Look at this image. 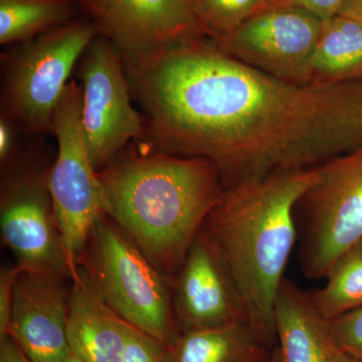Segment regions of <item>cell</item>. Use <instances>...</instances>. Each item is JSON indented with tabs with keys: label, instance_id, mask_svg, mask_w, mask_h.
<instances>
[{
	"label": "cell",
	"instance_id": "22",
	"mask_svg": "<svg viewBox=\"0 0 362 362\" xmlns=\"http://www.w3.org/2000/svg\"><path fill=\"white\" fill-rule=\"evenodd\" d=\"M122 362H173L169 345L129 326Z\"/></svg>",
	"mask_w": 362,
	"mask_h": 362
},
{
	"label": "cell",
	"instance_id": "11",
	"mask_svg": "<svg viewBox=\"0 0 362 362\" xmlns=\"http://www.w3.org/2000/svg\"><path fill=\"white\" fill-rule=\"evenodd\" d=\"M321 28L322 21L307 9L276 6L266 7L230 35L211 40L226 54L252 68L303 85Z\"/></svg>",
	"mask_w": 362,
	"mask_h": 362
},
{
	"label": "cell",
	"instance_id": "21",
	"mask_svg": "<svg viewBox=\"0 0 362 362\" xmlns=\"http://www.w3.org/2000/svg\"><path fill=\"white\" fill-rule=\"evenodd\" d=\"M338 349L362 362V306L326 321Z\"/></svg>",
	"mask_w": 362,
	"mask_h": 362
},
{
	"label": "cell",
	"instance_id": "26",
	"mask_svg": "<svg viewBox=\"0 0 362 362\" xmlns=\"http://www.w3.org/2000/svg\"><path fill=\"white\" fill-rule=\"evenodd\" d=\"M0 362H33L25 352L14 341L13 338L6 335L0 339Z\"/></svg>",
	"mask_w": 362,
	"mask_h": 362
},
{
	"label": "cell",
	"instance_id": "24",
	"mask_svg": "<svg viewBox=\"0 0 362 362\" xmlns=\"http://www.w3.org/2000/svg\"><path fill=\"white\" fill-rule=\"evenodd\" d=\"M23 131L9 117L0 113V165L11 164L23 150L21 149V134Z\"/></svg>",
	"mask_w": 362,
	"mask_h": 362
},
{
	"label": "cell",
	"instance_id": "9",
	"mask_svg": "<svg viewBox=\"0 0 362 362\" xmlns=\"http://www.w3.org/2000/svg\"><path fill=\"white\" fill-rule=\"evenodd\" d=\"M82 87V124L93 166L107 168L128 145L146 133L120 52L104 35L93 39L76 68Z\"/></svg>",
	"mask_w": 362,
	"mask_h": 362
},
{
	"label": "cell",
	"instance_id": "15",
	"mask_svg": "<svg viewBox=\"0 0 362 362\" xmlns=\"http://www.w3.org/2000/svg\"><path fill=\"white\" fill-rule=\"evenodd\" d=\"M275 327L282 362H332L338 347L308 291L283 279L275 303Z\"/></svg>",
	"mask_w": 362,
	"mask_h": 362
},
{
	"label": "cell",
	"instance_id": "17",
	"mask_svg": "<svg viewBox=\"0 0 362 362\" xmlns=\"http://www.w3.org/2000/svg\"><path fill=\"white\" fill-rule=\"evenodd\" d=\"M169 349L173 362H264L273 350L247 322L181 332Z\"/></svg>",
	"mask_w": 362,
	"mask_h": 362
},
{
	"label": "cell",
	"instance_id": "18",
	"mask_svg": "<svg viewBox=\"0 0 362 362\" xmlns=\"http://www.w3.org/2000/svg\"><path fill=\"white\" fill-rule=\"evenodd\" d=\"M80 16L76 0H0V45L23 44Z\"/></svg>",
	"mask_w": 362,
	"mask_h": 362
},
{
	"label": "cell",
	"instance_id": "29",
	"mask_svg": "<svg viewBox=\"0 0 362 362\" xmlns=\"http://www.w3.org/2000/svg\"><path fill=\"white\" fill-rule=\"evenodd\" d=\"M264 362H282L281 359L280 352H279L278 347L272 350L270 356Z\"/></svg>",
	"mask_w": 362,
	"mask_h": 362
},
{
	"label": "cell",
	"instance_id": "3",
	"mask_svg": "<svg viewBox=\"0 0 362 362\" xmlns=\"http://www.w3.org/2000/svg\"><path fill=\"white\" fill-rule=\"evenodd\" d=\"M319 169L282 171L225 188L202 230L225 265L247 322L268 346L277 341L275 303L298 237L296 206Z\"/></svg>",
	"mask_w": 362,
	"mask_h": 362
},
{
	"label": "cell",
	"instance_id": "20",
	"mask_svg": "<svg viewBox=\"0 0 362 362\" xmlns=\"http://www.w3.org/2000/svg\"><path fill=\"white\" fill-rule=\"evenodd\" d=\"M264 8V0H194L197 20L209 39L230 35Z\"/></svg>",
	"mask_w": 362,
	"mask_h": 362
},
{
	"label": "cell",
	"instance_id": "27",
	"mask_svg": "<svg viewBox=\"0 0 362 362\" xmlns=\"http://www.w3.org/2000/svg\"><path fill=\"white\" fill-rule=\"evenodd\" d=\"M337 14L362 25V0H344Z\"/></svg>",
	"mask_w": 362,
	"mask_h": 362
},
{
	"label": "cell",
	"instance_id": "8",
	"mask_svg": "<svg viewBox=\"0 0 362 362\" xmlns=\"http://www.w3.org/2000/svg\"><path fill=\"white\" fill-rule=\"evenodd\" d=\"M318 180L298 202L300 263L308 279H325L362 240V147L318 165Z\"/></svg>",
	"mask_w": 362,
	"mask_h": 362
},
{
	"label": "cell",
	"instance_id": "2",
	"mask_svg": "<svg viewBox=\"0 0 362 362\" xmlns=\"http://www.w3.org/2000/svg\"><path fill=\"white\" fill-rule=\"evenodd\" d=\"M131 144L98 171L105 214L173 281L223 197V180L209 159Z\"/></svg>",
	"mask_w": 362,
	"mask_h": 362
},
{
	"label": "cell",
	"instance_id": "7",
	"mask_svg": "<svg viewBox=\"0 0 362 362\" xmlns=\"http://www.w3.org/2000/svg\"><path fill=\"white\" fill-rule=\"evenodd\" d=\"M81 112L82 87L71 80L52 115V134L58 151L49 180L71 277L80 266L95 223L106 216L103 189L90 161Z\"/></svg>",
	"mask_w": 362,
	"mask_h": 362
},
{
	"label": "cell",
	"instance_id": "13",
	"mask_svg": "<svg viewBox=\"0 0 362 362\" xmlns=\"http://www.w3.org/2000/svg\"><path fill=\"white\" fill-rule=\"evenodd\" d=\"M66 279L21 271L7 335L33 362H63L71 352L66 337L70 289Z\"/></svg>",
	"mask_w": 362,
	"mask_h": 362
},
{
	"label": "cell",
	"instance_id": "6",
	"mask_svg": "<svg viewBox=\"0 0 362 362\" xmlns=\"http://www.w3.org/2000/svg\"><path fill=\"white\" fill-rule=\"evenodd\" d=\"M54 162V161H52ZM40 149H28L1 168L0 230L21 271L71 280L51 192L52 165Z\"/></svg>",
	"mask_w": 362,
	"mask_h": 362
},
{
	"label": "cell",
	"instance_id": "5",
	"mask_svg": "<svg viewBox=\"0 0 362 362\" xmlns=\"http://www.w3.org/2000/svg\"><path fill=\"white\" fill-rule=\"evenodd\" d=\"M96 26L77 18L23 44L1 56V114L26 135L52 133L54 112Z\"/></svg>",
	"mask_w": 362,
	"mask_h": 362
},
{
	"label": "cell",
	"instance_id": "31",
	"mask_svg": "<svg viewBox=\"0 0 362 362\" xmlns=\"http://www.w3.org/2000/svg\"><path fill=\"white\" fill-rule=\"evenodd\" d=\"M63 362H85L84 361H82V359L80 358L78 356H76L74 352H70L69 354V356L66 357L65 361Z\"/></svg>",
	"mask_w": 362,
	"mask_h": 362
},
{
	"label": "cell",
	"instance_id": "10",
	"mask_svg": "<svg viewBox=\"0 0 362 362\" xmlns=\"http://www.w3.org/2000/svg\"><path fill=\"white\" fill-rule=\"evenodd\" d=\"M81 14L111 40L124 62L207 37L194 0H76Z\"/></svg>",
	"mask_w": 362,
	"mask_h": 362
},
{
	"label": "cell",
	"instance_id": "1",
	"mask_svg": "<svg viewBox=\"0 0 362 362\" xmlns=\"http://www.w3.org/2000/svg\"><path fill=\"white\" fill-rule=\"evenodd\" d=\"M125 70L146 121L143 144L209 159L225 188L362 147V81L293 84L238 61L209 37Z\"/></svg>",
	"mask_w": 362,
	"mask_h": 362
},
{
	"label": "cell",
	"instance_id": "30",
	"mask_svg": "<svg viewBox=\"0 0 362 362\" xmlns=\"http://www.w3.org/2000/svg\"><path fill=\"white\" fill-rule=\"evenodd\" d=\"M287 1H290V0H264V2H265V8L266 7L280 6V4H285V2Z\"/></svg>",
	"mask_w": 362,
	"mask_h": 362
},
{
	"label": "cell",
	"instance_id": "12",
	"mask_svg": "<svg viewBox=\"0 0 362 362\" xmlns=\"http://www.w3.org/2000/svg\"><path fill=\"white\" fill-rule=\"evenodd\" d=\"M173 282L178 332L247 322L232 279L202 228Z\"/></svg>",
	"mask_w": 362,
	"mask_h": 362
},
{
	"label": "cell",
	"instance_id": "14",
	"mask_svg": "<svg viewBox=\"0 0 362 362\" xmlns=\"http://www.w3.org/2000/svg\"><path fill=\"white\" fill-rule=\"evenodd\" d=\"M66 337L71 352L85 362H122L130 324L97 291L83 265L71 279Z\"/></svg>",
	"mask_w": 362,
	"mask_h": 362
},
{
	"label": "cell",
	"instance_id": "4",
	"mask_svg": "<svg viewBox=\"0 0 362 362\" xmlns=\"http://www.w3.org/2000/svg\"><path fill=\"white\" fill-rule=\"evenodd\" d=\"M80 265L117 315L173 344L180 334L173 312V281L108 216L95 223Z\"/></svg>",
	"mask_w": 362,
	"mask_h": 362
},
{
	"label": "cell",
	"instance_id": "23",
	"mask_svg": "<svg viewBox=\"0 0 362 362\" xmlns=\"http://www.w3.org/2000/svg\"><path fill=\"white\" fill-rule=\"evenodd\" d=\"M21 269L18 266L2 267L0 271V339L7 335L13 312L16 283Z\"/></svg>",
	"mask_w": 362,
	"mask_h": 362
},
{
	"label": "cell",
	"instance_id": "16",
	"mask_svg": "<svg viewBox=\"0 0 362 362\" xmlns=\"http://www.w3.org/2000/svg\"><path fill=\"white\" fill-rule=\"evenodd\" d=\"M362 81V25L337 16L322 21L320 35L305 71L303 85Z\"/></svg>",
	"mask_w": 362,
	"mask_h": 362
},
{
	"label": "cell",
	"instance_id": "25",
	"mask_svg": "<svg viewBox=\"0 0 362 362\" xmlns=\"http://www.w3.org/2000/svg\"><path fill=\"white\" fill-rule=\"evenodd\" d=\"M343 1L344 0H290L280 6L302 7L315 14L321 21H326L337 16Z\"/></svg>",
	"mask_w": 362,
	"mask_h": 362
},
{
	"label": "cell",
	"instance_id": "19",
	"mask_svg": "<svg viewBox=\"0 0 362 362\" xmlns=\"http://www.w3.org/2000/svg\"><path fill=\"white\" fill-rule=\"evenodd\" d=\"M324 287L308 291L312 304L326 321L362 306V240L331 267Z\"/></svg>",
	"mask_w": 362,
	"mask_h": 362
},
{
	"label": "cell",
	"instance_id": "28",
	"mask_svg": "<svg viewBox=\"0 0 362 362\" xmlns=\"http://www.w3.org/2000/svg\"><path fill=\"white\" fill-rule=\"evenodd\" d=\"M332 362H361L356 361V359L352 358L342 352L339 349H337V354H335L334 358Z\"/></svg>",
	"mask_w": 362,
	"mask_h": 362
}]
</instances>
